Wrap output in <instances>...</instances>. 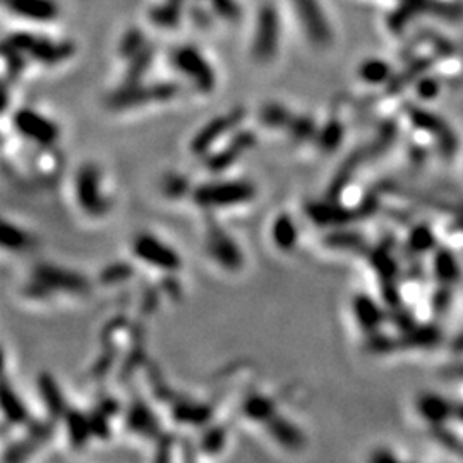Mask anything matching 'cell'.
Wrapping results in <instances>:
<instances>
[{
	"label": "cell",
	"mask_w": 463,
	"mask_h": 463,
	"mask_svg": "<svg viewBox=\"0 0 463 463\" xmlns=\"http://www.w3.org/2000/svg\"><path fill=\"white\" fill-rule=\"evenodd\" d=\"M282 42V19L278 7L271 2H264L257 7L252 30L251 55L259 64H266L276 57Z\"/></svg>",
	"instance_id": "2"
},
{
	"label": "cell",
	"mask_w": 463,
	"mask_h": 463,
	"mask_svg": "<svg viewBox=\"0 0 463 463\" xmlns=\"http://www.w3.org/2000/svg\"><path fill=\"white\" fill-rule=\"evenodd\" d=\"M179 93V86L175 82H154L152 86H142L140 82L136 85H125L112 97L109 98V109L113 110H125L132 106L144 105L148 101H170Z\"/></svg>",
	"instance_id": "7"
},
{
	"label": "cell",
	"mask_w": 463,
	"mask_h": 463,
	"mask_svg": "<svg viewBox=\"0 0 463 463\" xmlns=\"http://www.w3.org/2000/svg\"><path fill=\"white\" fill-rule=\"evenodd\" d=\"M4 49H9L26 57L33 58L43 66H55L69 61L74 55V45L70 42H55L49 37H39L31 31H14L6 37Z\"/></svg>",
	"instance_id": "1"
},
{
	"label": "cell",
	"mask_w": 463,
	"mask_h": 463,
	"mask_svg": "<svg viewBox=\"0 0 463 463\" xmlns=\"http://www.w3.org/2000/svg\"><path fill=\"white\" fill-rule=\"evenodd\" d=\"M66 421V429L67 436H69L70 445L76 446H85L88 443V439L93 436L91 433V424H89V415H85L82 412L78 410H67L64 415Z\"/></svg>",
	"instance_id": "20"
},
{
	"label": "cell",
	"mask_w": 463,
	"mask_h": 463,
	"mask_svg": "<svg viewBox=\"0 0 463 463\" xmlns=\"http://www.w3.org/2000/svg\"><path fill=\"white\" fill-rule=\"evenodd\" d=\"M256 187L247 180H220L201 184L192 192L201 208H230L254 199Z\"/></svg>",
	"instance_id": "3"
},
{
	"label": "cell",
	"mask_w": 463,
	"mask_h": 463,
	"mask_svg": "<svg viewBox=\"0 0 463 463\" xmlns=\"http://www.w3.org/2000/svg\"><path fill=\"white\" fill-rule=\"evenodd\" d=\"M225 439H227V434H225L223 427H209L204 436L201 438V450L209 455L218 453L223 448Z\"/></svg>",
	"instance_id": "33"
},
{
	"label": "cell",
	"mask_w": 463,
	"mask_h": 463,
	"mask_svg": "<svg viewBox=\"0 0 463 463\" xmlns=\"http://www.w3.org/2000/svg\"><path fill=\"white\" fill-rule=\"evenodd\" d=\"M109 415L103 414L100 409H97L93 414L89 415V424H91V433L94 438L106 439L110 436V426H109Z\"/></svg>",
	"instance_id": "34"
},
{
	"label": "cell",
	"mask_w": 463,
	"mask_h": 463,
	"mask_svg": "<svg viewBox=\"0 0 463 463\" xmlns=\"http://www.w3.org/2000/svg\"><path fill=\"white\" fill-rule=\"evenodd\" d=\"M38 391L51 417L54 419L64 417L66 412L69 409H67L66 405V400L64 395H62L61 386L57 385V379L49 373H42L38 376Z\"/></svg>",
	"instance_id": "15"
},
{
	"label": "cell",
	"mask_w": 463,
	"mask_h": 463,
	"mask_svg": "<svg viewBox=\"0 0 463 463\" xmlns=\"http://www.w3.org/2000/svg\"><path fill=\"white\" fill-rule=\"evenodd\" d=\"M50 434H51L50 426L45 424L31 426L30 438H26L25 441L18 443V445L13 446V448H11V453L7 455V460H16V462L25 460V458L30 457L33 451H37L39 445H43V443L50 438Z\"/></svg>",
	"instance_id": "22"
},
{
	"label": "cell",
	"mask_w": 463,
	"mask_h": 463,
	"mask_svg": "<svg viewBox=\"0 0 463 463\" xmlns=\"http://www.w3.org/2000/svg\"><path fill=\"white\" fill-rule=\"evenodd\" d=\"M76 197L81 209L91 216H101L109 209V201L101 192L100 170L94 165H85L76 175Z\"/></svg>",
	"instance_id": "9"
},
{
	"label": "cell",
	"mask_w": 463,
	"mask_h": 463,
	"mask_svg": "<svg viewBox=\"0 0 463 463\" xmlns=\"http://www.w3.org/2000/svg\"><path fill=\"white\" fill-rule=\"evenodd\" d=\"M211 7L215 9L213 13L218 14L220 18H233L239 13L235 0H211Z\"/></svg>",
	"instance_id": "36"
},
{
	"label": "cell",
	"mask_w": 463,
	"mask_h": 463,
	"mask_svg": "<svg viewBox=\"0 0 463 463\" xmlns=\"http://www.w3.org/2000/svg\"><path fill=\"white\" fill-rule=\"evenodd\" d=\"M2 412L11 424H27L30 422V412L18 397L14 390L7 383L2 388Z\"/></svg>",
	"instance_id": "24"
},
{
	"label": "cell",
	"mask_w": 463,
	"mask_h": 463,
	"mask_svg": "<svg viewBox=\"0 0 463 463\" xmlns=\"http://www.w3.org/2000/svg\"><path fill=\"white\" fill-rule=\"evenodd\" d=\"M318 144L324 153H333L343 140V125L336 118H331L318 130Z\"/></svg>",
	"instance_id": "25"
},
{
	"label": "cell",
	"mask_w": 463,
	"mask_h": 463,
	"mask_svg": "<svg viewBox=\"0 0 463 463\" xmlns=\"http://www.w3.org/2000/svg\"><path fill=\"white\" fill-rule=\"evenodd\" d=\"M288 130L295 141H307L318 136V129L311 117H294L288 124Z\"/></svg>",
	"instance_id": "30"
},
{
	"label": "cell",
	"mask_w": 463,
	"mask_h": 463,
	"mask_svg": "<svg viewBox=\"0 0 463 463\" xmlns=\"http://www.w3.org/2000/svg\"><path fill=\"white\" fill-rule=\"evenodd\" d=\"M261 122L268 128H288V124L292 122V113L285 109L283 105L280 103H268V105L263 106L259 113Z\"/></svg>",
	"instance_id": "26"
},
{
	"label": "cell",
	"mask_w": 463,
	"mask_h": 463,
	"mask_svg": "<svg viewBox=\"0 0 463 463\" xmlns=\"http://www.w3.org/2000/svg\"><path fill=\"white\" fill-rule=\"evenodd\" d=\"M256 144V134L252 130H237L233 134V137L225 146L221 152L213 153L211 156L208 158L206 165L211 172H223L228 167H232L233 163L237 161V158L242 154L245 149L252 148Z\"/></svg>",
	"instance_id": "14"
},
{
	"label": "cell",
	"mask_w": 463,
	"mask_h": 463,
	"mask_svg": "<svg viewBox=\"0 0 463 463\" xmlns=\"http://www.w3.org/2000/svg\"><path fill=\"white\" fill-rule=\"evenodd\" d=\"M163 191L170 197L184 196L187 191V180L180 175H168L163 182Z\"/></svg>",
	"instance_id": "35"
},
{
	"label": "cell",
	"mask_w": 463,
	"mask_h": 463,
	"mask_svg": "<svg viewBox=\"0 0 463 463\" xmlns=\"http://www.w3.org/2000/svg\"><path fill=\"white\" fill-rule=\"evenodd\" d=\"M300 31L312 47H328L333 39L321 0H288Z\"/></svg>",
	"instance_id": "6"
},
{
	"label": "cell",
	"mask_w": 463,
	"mask_h": 463,
	"mask_svg": "<svg viewBox=\"0 0 463 463\" xmlns=\"http://www.w3.org/2000/svg\"><path fill=\"white\" fill-rule=\"evenodd\" d=\"M213 410L209 405L196 402H180L173 407V419L180 424L203 426L211 419Z\"/></svg>",
	"instance_id": "21"
},
{
	"label": "cell",
	"mask_w": 463,
	"mask_h": 463,
	"mask_svg": "<svg viewBox=\"0 0 463 463\" xmlns=\"http://www.w3.org/2000/svg\"><path fill=\"white\" fill-rule=\"evenodd\" d=\"M266 426L268 431H270L271 438L275 439L276 443H280L283 448L300 450L304 446L302 431H300L292 421L282 417V415L276 414L271 421L266 422Z\"/></svg>",
	"instance_id": "16"
},
{
	"label": "cell",
	"mask_w": 463,
	"mask_h": 463,
	"mask_svg": "<svg viewBox=\"0 0 463 463\" xmlns=\"http://www.w3.org/2000/svg\"><path fill=\"white\" fill-rule=\"evenodd\" d=\"M4 7L14 18L37 25L54 23L58 18V4L55 0H4Z\"/></svg>",
	"instance_id": "13"
},
{
	"label": "cell",
	"mask_w": 463,
	"mask_h": 463,
	"mask_svg": "<svg viewBox=\"0 0 463 463\" xmlns=\"http://www.w3.org/2000/svg\"><path fill=\"white\" fill-rule=\"evenodd\" d=\"M98 409H100L103 414L109 415V417H113V415L118 412V403L113 398H106L98 405Z\"/></svg>",
	"instance_id": "37"
},
{
	"label": "cell",
	"mask_w": 463,
	"mask_h": 463,
	"mask_svg": "<svg viewBox=\"0 0 463 463\" xmlns=\"http://www.w3.org/2000/svg\"><path fill=\"white\" fill-rule=\"evenodd\" d=\"M354 311L357 319L364 328H373L378 321V309L367 297H355Z\"/></svg>",
	"instance_id": "29"
},
{
	"label": "cell",
	"mask_w": 463,
	"mask_h": 463,
	"mask_svg": "<svg viewBox=\"0 0 463 463\" xmlns=\"http://www.w3.org/2000/svg\"><path fill=\"white\" fill-rule=\"evenodd\" d=\"M309 220L316 225L321 227H328V225H340L345 223L350 218L348 209L342 208V206L335 203H311L306 208Z\"/></svg>",
	"instance_id": "18"
},
{
	"label": "cell",
	"mask_w": 463,
	"mask_h": 463,
	"mask_svg": "<svg viewBox=\"0 0 463 463\" xmlns=\"http://www.w3.org/2000/svg\"><path fill=\"white\" fill-rule=\"evenodd\" d=\"M132 275H134V268L130 266L129 263H113L101 271L100 280L101 283L105 285H113V283L125 282V280H129Z\"/></svg>",
	"instance_id": "32"
},
{
	"label": "cell",
	"mask_w": 463,
	"mask_h": 463,
	"mask_svg": "<svg viewBox=\"0 0 463 463\" xmlns=\"http://www.w3.org/2000/svg\"><path fill=\"white\" fill-rule=\"evenodd\" d=\"M242 414L251 421L266 424L276 415V405L271 398L263 397V395H251L244 400Z\"/></svg>",
	"instance_id": "23"
},
{
	"label": "cell",
	"mask_w": 463,
	"mask_h": 463,
	"mask_svg": "<svg viewBox=\"0 0 463 463\" xmlns=\"http://www.w3.org/2000/svg\"><path fill=\"white\" fill-rule=\"evenodd\" d=\"M144 33H142L141 30H136V27H130L128 33L124 35V38H122L121 42V47H118V54H121V57H125V58H132L136 57L140 51L144 49L146 42H144Z\"/></svg>",
	"instance_id": "27"
},
{
	"label": "cell",
	"mask_w": 463,
	"mask_h": 463,
	"mask_svg": "<svg viewBox=\"0 0 463 463\" xmlns=\"http://www.w3.org/2000/svg\"><path fill=\"white\" fill-rule=\"evenodd\" d=\"M206 249H208L209 256L220 264V266L227 268V270L235 271L242 268L244 256L240 247L235 240L228 235L223 228L216 223H211L208 227V239H206Z\"/></svg>",
	"instance_id": "11"
},
{
	"label": "cell",
	"mask_w": 463,
	"mask_h": 463,
	"mask_svg": "<svg viewBox=\"0 0 463 463\" xmlns=\"http://www.w3.org/2000/svg\"><path fill=\"white\" fill-rule=\"evenodd\" d=\"M244 110L235 109L232 112L225 113V116H218L208 122L204 128L199 129V132L194 136L191 141V152L197 156H203L211 149V146L215 144L220 137H223L225 134L230 132L240 124V121L244 118Z\"/></svg>",
	"instance_id": "12"
},
{
	"label": "cell",
	"mask_w": 463,
	"mask_h": 463,
	"mask_svg": "<svg viewBox=\"0 0 463 463\" xmlns=\"http://www.w3.org/2000/svg\"><path fill=\"white\" fill-rule=\"evenodd\" d=\"M132 252L142 263L158 268V270L177 271L182 266L180 256L172 247H168L167 244H163L160 239L149 235V233H141L140 237L134 239Z\"/></svg>",
	"instance_id": "10"
},
{
	"label": "cell",
	"mask_w": 463,
	"mask_h": 463,
	"mask_svg": "<svg viewBox=\"0 0 463 463\" xmlns=\"http://www.w3.org/2000/svg\"><path fill=\"white\" fill-rule=\"evenodd\" d=\"M2 245L9 251H19V249L26 247L27 245V235L21 228H18L16 225L2 223Z\"/></svg>",
	"instance_id": "31"
},
{
	"label": "cell",
	"mask_w": 463,
	"mask_h": 463,
	"mask_svg": "<svg viewBox=\"0 0 463 463\" xmlns=\"http://www.w3.org/2000/svg\"><path fill=\"white\" fill-rule=\"evenodd\" d=\"M271 239L280 251H292L299 240V230L294 218L287 213L278 215L271 225Z\"/></svg>",
	"instance_id": "19"
},
{
	"label": "cell",
	"mask_w": 463,
	"mask_h": 463,
	"mask_svg": "<svg viewBox=\"0 0 463 463\" xmlns=\"http://www.w3.org/2000/svg\"><path fill=\"white\" fill-rule=\"evenodd\" d=\"M128 427L132 433L141 434V436L153 438L156 436L158 431H160V424H158V419L154 417V414L148 409V405L136 400V402L130 405L128 412Z\"/></svg>",
	"instance_id": "17"
},
{
	"label": "cell",
	"mask_w": 463,
	"mask_h": 463,
	"mask_svg": "<svg viewBox=\"0 0 463 463\" xmlns=\"http://www.w3.org/2000/svg\"><path fill=\"white\" fill-rule=\"evenodd\" d=\"M180 18V11H177L175 2H168V4H161V6L154 7V9L149 13V19L154 23L156 26L161 27H175L179 26Z\"/></svg>",
	"instance_id": "28"
},
{
	"label": "cell",
	"mask_w": 463,
	"mask_h": 463,
	"mask_svg": "<svg viewBox=\"0 0 463 463\" xmlns=\"http://www.w3.org/2000/svg\"><path fill=\"white\" fill-rule=\"evenodd\" d=\"M13 125L23 137L42 146H54L61 136L58 125L54 121L39 113L38 110L30 109V106L16 110Z\"/></svg>",
	"instance_id": "8"
},
{
	"label": "cell",
	"mask_w": 463,
	"mask_h": 463,
	"mask_svg": "<svg viewBox=\"0 0 463 463\" xmlns=\"http://www.w3.org/2000/svg\"><path fill=\"white\" fill-rule=\"evenodd\" d=\"M89 282L76 271L64 270V268L51 266V264H39L33 271V282H31V295L42 297L50 292H70V294H82L88 292Z\"/></svg>",
	"instance_id": "5"
},
{
	"label": "cell",
	"mask_w": 463,
	"mask_h": 463,
	"mask_svg": "<svg viewBox=\"0 0 463 463\" xmlns=\"http://www.w3.org/2000/svg\"><path fill=\"white\" fill-rule=\"evenodd\" d=\"M173 69L194 82L197 89L213 91L216 86V74L206 55L196 45H179L170 55Z\"/></svg>",
	"instance_id": "4"
}]
</instances>
